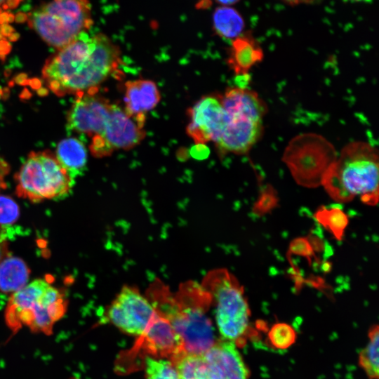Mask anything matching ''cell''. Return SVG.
<instances>
[{
	"label": "cell",
	"mask_w": 379,
	"mask_h": 379,
	"mask_svg": "<svg viewBox=\"0 0 379 379\" xmlns=\"http://www.w3.org/2000/svg\"><path fill=\"white\" fill-rule=\"evenodd\" d=\"M69 379H78V378H71Z\"/></svg>",
	"instance_id": "d590c367"
},
{
	"label": "cell",
	"mask_w": 379,
	"mask_h": 379,
	"mask_svg": "<svg viewBox=\"0 0 379 379\" xmlns=\"http://www.w3.org/2000/svg\"><path fill=\"white\" fill-rule=\"evenodd\" d=\"M2 36L0 35V55L6 53L8 51V44L6 41L1 40Z\"/></svg>",
	"instance_id": "1f68e13d"
},
{
	"label": "cell",
	"mask_w": 379,
	"mask_h": 379,
	"mask_svg": "<svg viewBox=\"0 0 379 379\" xmlns=\"http://www.w3.org/2000/svg\"><path fill=\"white\" fill-rule=\"evenodd\" d=\"M55 155L72 178L81 173L87 161L85 145L74 137H69L60 141Z\"/></svg>",
	"instance_id": "d6986e66"
},
{
	"label": "cell",
	"mask_w": 379,
	"mask_h": 379,
	"mask_svg": "<svg viewBox=\"0 0 379 379\" xmlns=\"http://www.w3.org/2000/svg\"><path fill=\"white\" fill-rule=\"evenodd\" d=\"M223 109L228 114H244L263 120L267 107L258 94L246 86L227 88L220 95Z\"/></svg>",
	"instance_id": "ac0fdd59"
},
{
	"label": "cell",
	"mask_w": 379,
	"mask_h": 379,
	"mask_svg": "<svg viewBox=\"0 0 379 379\" xmlns=\"http://www.w3.org/2000/svg\"><path fill=\"white\" fill-rule=\"evenodd\" d=\"M124 110L139 124L145 126L146 114L161 100L155 82L149 79L130 80L124 85Z\"/></svg>",
	"instance_id": "2e32d148"
},
{
	"label": "cell",
	"mask_w": 379,
	"mask_h": 379,
	"mask_svg": "<svg viewBox=\"0 0 379 379\" xmlns=\"http://www.w3.org/2000/svg\"><path fill=\"white\" fill-rule=\"evenodd\" d=\"M280 1L291 6H297L300 4H306L312 3L314 0H280Z\"/></svg>",
	"instance_id": "4dcf8cb0"
},
{
	"label": "cell",
	"mask_w": 379,
	"mask_h": 379,
	"mask_svg": "<svg viewBox=\"0 0 379 379\" xmlns=\"http://www.w3.org/2000/svg\"><path fill=\"white\" fill-rule=\"evenodd\" d=\"M215 1L217 3L220 4L221 6H231L238 3L240 0H215Z\"/></svg>",
	"instance_id": "d6a6232c"
},
{
	"label": "cell",
	"mask_w": 379,
	"mask_h": 379,
	"mask_svg": "<svg viewBox=\"0 0 379 379\" xmlns=\"http://www.w3.org/2000/svg\"><path fill=\"white\" fill-rule=\"evenodd\" d=\"M144 126L130 117L124 108L112 104L102 133L91 139L90 151L94 157L100 158L110 155L116 149H132L145 138Z\"/></svg>",
	"instance_id": "30bf717a"
},
{
	"label": "cell",
	"mask_w": 379,
	"mask_h": 379,
	"mask_svg": "<svg viewBox=\"0 0 379 379\" xmlns=\"http://www.w3.org/2000/svg\"><path fill=\"white\" fill-rule=\"evenodd\" d=\"M119 47L103 33H81L49 58L42 77L55 95L97 93L98 87L119 69Z\"/></svg>",
	"instance_id": "6da1fadb"
},
{
	"label": "cell",
	"mask_w": 379,
	"mask_h": 379,
	"mask_svg": "<svg viewBox=\"0 0 379 379\" xmlns=\"http://www.w3.org/2000/svg\"><path fill=\"white\" fill-rule=\"evenodd\" d=\"M8 255V243L3 228L0 227V261Z\"/></svg>",
	"instance_id": "f1b7e54d"
},
{
	"label": "cell",
	"mask_w": 379,
	"mask_h": 379,
	"mask_svg": "<svg viewBox=\"0 0 379 379\" xmlns=\"http://www.w3.org/2000/svg\"><path fill=\"white\" fill-rule=\"evenodd\" d=\"M268 336L274 347L286 349L295 342V332L290 325L277 323L271 328Z\"/></svg>",
	"instance_id": "d4e9b609"
},
{
	"label": "cell",
	"mask_w": 379,
	"mask_h": 379,
	"mask_svg": "<svg viewBox=\"0 0 379 379\" xmlns=\"http://www.w3.org/2000/svg\"><path fill=\"white\" fill-rule=\"evenodd\" d=\"M170 361L181 379H248L249 371L234 343L217 340L204 354L181 352Z\"/></svg>",
	"instance_id": "ba28073f"
},
{
	"label": "cell",
	"mask_w": 379,
	"mask_h": 379,
	"mask_svg": "<svg viewBox=\"0 0 379 379\" xmlns=\"http://www.w3.org/2000/svg\"><path fill=\"white\" fill-rule=\"evenodd\" d=\"M225 114V127L214 142L218 150L222 154L247 153L262 136L263 120L241 114Z\"/></svg>",
	"instance_id": "4fadbf2b"
},
{
	"label": "cell",
	"mask_w": 379,
	"mask_h": 379,
	"mask_svg": "<svg viewBox=\"0 0 379 379\" xmlns=\"http://www.w3.org/2000/svg\"><path fill=\"white\" fill-rule=\"evenodd\" d=\"M76 98L67 113V130L91 139L100 135L112 104L97 93L77 95Z\"/></svg>",
	"instance_id": "8fae6325"
},
{
	"label": "cell",
	"mask_w": 379,
	"mask_h": 379,
	"mask_svg": "<svg viewBox=\"0 0 379 379\" xmlns=\"http://www.w3.org/2000/svg\"><path fill=\"white\" fill-rule=\"evenodd\" d=\"M277 198L271 187L266 188L262 193L258 201L255 205V211L259 213H265L276 204Z\"/></svg>",
	"instance_id": "4316f807"
},
{
	"label": "cell",
	"mask_w": 379,
	"mask_h": 379,
	"mask_svg": "<svg viewBox=\"0 0 379 379\" xmlns=\"http://www.w3.org/2000/svg\"><path fill=\"white\" fill-rule=\"evenodd\" d=\"M209 150L204 144H196L191 149V155L197 159H204L208 155Z\"/></svg>",
	"instance_id": "83f0119b"
},
{
	"label": "cell",
	"mask_w": 379,
	"mask_h": 379,
	"mask_svg": "<svg viewBox=\"0 0 379 379\" xmlns=\"http://www.w3.org/2000/svg\"><path fill=\"white\" fill-rule=\"evenodd\" d=\"M146 379H181L177 368L169 359L147 357L145 361Z\"/></svg>",
	"instance_id": "cb8c5ba5"
},
{
	"label": "cell",
	"mask_w": 379,
	"mask_h": 379,
	"mask_svg": "<svg viewBox=\"0 0 379 379\" xmlns=\"http://www.w3.org/2000/svg\"><path fill=\"white\" fill-rule=\"evenodd\" d=\"M187 115L189 123L186 132L196 144L215 142L226 123L220 94L201 98L188 109Z\"/></svg>",
	"instance_id": "7c38bea8"
},
{
	"label": "cell",
	"mask_w": 379,
	"mask_h": 379,
	"mask_svg": "<svg viewBox=\"0 0 379 379\" xmlns=\"http://www.w3.org/2000/svg\"><path fill=\"white\" fill-rule=\"evenodd\" d=\"M323 140L324 139L319 138L314 149H305L307 154L302 152L301 154L288 153V158L286 159L295 180L303 186L310 187L321 184L326 171L335 159L331 158L333 154H318L328 144L325 142L320 149H317Z\"/></svg>",
	"instance_id": "5bb4252c"
},
{
	"label": "cell",
	"mask_w": 379,
	"mask_h": 379,
	"mask_svg": "<svg viewBox=\"0 0 379 379\" xmlns=\"http://www.w3.org/2000/svg\"><path fill=\"white\" fill-rule=\"evenodd\" d=\"M155 314L148 298L136 287L126 285L107 308L105 319L124 333L140 337Z\"/></svg>",
	"instance_id": "9c48e42d"
},
{
	"label": "cell",
	"mask_w": 379,
	"mask_h": 379,
	"mask_svg": "<svg viewBox=\"0 0 379 379\" xmlns=\"http://www.w3.org/2000/svg\"><path fill=\"white\" fill-rule=\"evenodd\" d=\"M16 193L32 202L67 194L74 180L49 150L32 152L15 175Z\"/></svg>",
	"instance_id": "52a82bcc"
},
{
	"label": "cell",
	"mask_w": 379,
	"mask_h": 379,
	"mask_svg": "<svg viewBox=\"0 0 379 379\" xmlns=\"http://www.w3.org/2000/svg\"><path fill=\"white\" fill-rule=\"evenodd\" d=\"M263 58V51L249 32L232 40L227 65L238 77L248 78V72Z\"/></svg>",
	"instance_id": "e0dca14e"
},
{
	"label": "cell",
	"mask_w": 379,
	"mask_h": 379,
	"mask_svg": "<svg viewBox=\"0 0 379 379\" xmlns=\"http://www.w3.org/2000/svg\"><path fill=\"white\" fill-rule=\"evenodd\" d=\"M30 270L23 260L7 255L0 261V291L13 293L27 284Z\"/></svg>",
	"instance_id": "ffe728a7"
},
{
	"label": "cell",
	"mask_w": 379,
	"mask_h": 379,
	"mask_svg": "<svg viewBox=\"0 0 379 379\" xmlns=\"http://www.w3.org/2000/svg\"><path fill=\"white\" fill-rule=\"evenodd\" d=\"M315 218L338 240L342 239L348 224V218L341 209L322 206L316 212Z\"/></svg>",
	"instance_id": "603a6c76"
},
{
	"label": "cell",
	"mask_w": 379,
	"mask_h": 379,
	"mask_svg": "<svg viewBox=\"0 0 379 379\" xmlns=\"http://www.w3.org/2000/svg\"><path fill=\"white\" fill-rule=\"evenodd\" d=\"M368 336V342L359 355V364L369 379H378L379 328L377 324L370 328Z\"/></svg>",
	"instance_id": "7402d4cb"
},
{
	"label": "cell",
	"mask_w": 379,
	"mask_h": 379,
	"mask_svg": "<svg viewBox=\"0 0 379 379\" xmlns=\"http://www.w3.org/2000/svg\"><path fill=\"white\" fill-rule=\"evenodd\" d=\"M20 216L18 204L10 197L0 194V227L15 222Z\"/></svg>",
	"instance_id": "484cf974"
},
{
	"label": "cell",
	"mask_w": 379,
	"mask_h": 379,
	"mask_svg": "<svg viewBox=\"0 0 379 379\" xmlns=\"http://www.w3.org/2000/svg\"><path fill=\"white\" fill-rule=\"evenodd\" d=\"M8 0H0V5H2L3 4L7 2Z\"/></svg>",
	"instance_id": "e575fe53"
},
{
	"label": "cell",
	"mask_w": 379,
	"mask_h": 379,
	"mask_svg": "<svg viewBox=\"0 0 379 379\" xmlns=\"http://www.w3.org/2000/svg\"><path fill=\"white\" fill-rule=\"evenodd\" d=\"M142 347L156 357L172 359L184 351L181 340L170 322L156 312V314L140 336Z\"/></svg>",
	"instance_id": "9a60e30c"
},
{
	"label": "cell",
	"mask_w": 379,
	"mask_h": 379,
	"mask_svg": "<svg viewBox=\"0 0 379 379\" xmlns=\"http://www.w3.org/2000/svg\"><path fill=\"white\" fill-rule=\"evenodd\" d=\"M213 27L219 36L233 40L244 32L245 22L235 8L220 6L213 13Z\"/></svg>",
	"instance_id": "44dd1931"
},
{
	"label": "cell",
	"mask_w": 379,
	"mask_h": 379,
	"mask_svg": "<svg viewBox=\"0 0 379 379\" xmlns=\"http://www.w3.org/2000/svg\"><path fill=\"white\" fill-rule=\"evenodd\" d=\"M29 26L47 44L60 49L93 25L88 0H50L27 15Z\"/></svg>",
	"instance_id": "5b68a950"
},
{
	"label": "cell",
	"mask_w": 379,
	"mask_h": 379,
	"mask_svg": "<svg viewBox=\"0 0 379 379\" xmlns=\"http://www.w3.org/2000/svg\"><path fill=\"white\" fill-rule=\"evenodd\" d=\"M328 195L338 202H348L358 197L367 205L378 201V156L369 143L347 144L340 157L330 164L321 183Z\"/></svg>",
	"instance_id": "3957f363"
},
{
	"label": "cell",
	"mask_w": 379,
	"mask_h": 379,
	"mask_svg": "<svg viewBox=\"0 0 379 379\" xmlns=\"http://www.w3.org/2000/svg\"><path fill=\"white\" fill-rule=\"evenodd\" d=\"M68 300L62 290L52 286L49 279H38L13 293L6 305L4 319L13 333L26 327L46 335L65 315Z\"/></svg>",
	"instance_id": "277c9868"
},
{
	"label": "cell",
	"mask_w": 379,
	"mask_h": 379,
	"mask_svg": "<svg viewBox=\"0 0 379 379\" xmlns=\"http://www.w3.org/2000/svg\"><path fill=\"white\" fill-rule=\"evenodd\" d=\"M147 298L157 313L170 322L185 352L204 354L216 342L207 315L211 296L201 284L193 281L183 283L173 294L157 279L149 286Z\"/></svg>",
	"instance_id": "7a4b0ae2"
},
{
	"label": "cell",
	"mask_w": 379,
	"mask_h": 379,
	"mask_svg": "<svg viewBox=\"0 0 379 379\" xmlns=\"http://www.w3.org/2000/svg\"><path fill=\"white\" fill-rule=\"evenodd\" d=\"M201 285L211 296L217 327L222 339L238 345L249 330L251 312L244 287L223 268L209 272Z\"/></svg>",
	"instance_id": "8992f818"
},
{
	"label": "cell",
	"mask_w": 379,
	"mask_h": 379,
	"mask_svg": "<svg viewBox=\"0 0 379 379\" xmlns=\"http://www.w3.org/2000/svg\"><path fill=\"white\" fill-rule=\"evenodd\" d=\"M344 2L346 3H368L371 1L372 0H343Z\"/></svg>",
	"instance_id": "836d02e7"
},
{
	"label": "cell",
	"mask_w": 379,
	"mask_h": 379,
	"mask_svg": "<svg viewBox=\"0 0 379 379\" xmlns=\"http://www.w3.org/2000/svg\"><path fill=\"white\" fill-rule=\"evenodd\" d=\"M8 172V164L0 157V190L6 187L5 178Z\"/></svg>",
	"instance_id": "f546056e"
}]
</instances>
